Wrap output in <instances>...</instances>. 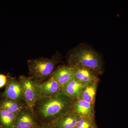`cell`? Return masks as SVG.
Returning a JSON list of instances; mask_svg holds the SVG:
<instances>
[{"mask_svg":"<svg viewBox=\"0 0 128 128\" xmlns=\"http://www.w3.org/2000/svg\"><path fill=\"white\" fill-rule=\"evenodd\" d=\"M74 100L60 91L51 96H42L33 110L40 124L51 125L56 120L73 111Z\"/></svg>","mask_w":128,"mask_h":128,"instance_id":"1","label":"cell"},{"mask_svg":"<svg viewBox=\"0 0 128 128\" xmlns=\"http://www.w3.org/2000/svg\"><path fill=\"white\" fill-rule=\"evenodd\" d=\"M68 63L69 66L72 68H86L98 76L102 74L104 71L102 56L86 44H80L72 50L68 59Z\"/></svg>","mask_w":128,"mask_h":128,"instance_id":"2","label":"cell"},{"mask_svg":"<svg viewBox=\"0 0 128 128\" xmlns=\"http://www.w3.org/2000/svg\"><path fill=\"white\" fill-rule=\"evenodd\" d=\"M60 54L57 52L51 58L41 57L27 61L29 76L42 82L49 78L56 65L61 61Z\"/></svg>","mask_w":128,"mask_h":128,"instance_id":"3","label":"cell"},{"mask_svg":"<svg viewBox=\"0 0 128 128\" xmlns=\"http://www.w3.org/2000/svg\"><path fill=\"white\" fill-rule=\"evenodd\" d=\"M18 80L22 85L23 101L28 107L33 110L35 104L42 96L41 85L42 82L23 75L20 76Z\"/></svg>","mask_w":128,"mask_h":128,"instance_id":"4","label":"cell"},{"mask_svg":"<svg viewBox=\"0 0 128 128\" xmlns=\"http://www.w3.org/2000/svg\"><path fill=\"white\" fill-rule=\"evenodd\" d=\"M39 124L33 110L26 106L16 114L14 128H34Z\"/></svg>","mask_w":128,"mask_h":128,"instance_id":"5","label":"cell"},{"mask_svg":"<svg viewBox=\"0 0 128 128\" xmlns=\"http://www.w3.org/2000/svg\"><path fill=\"white\" fill-rule=\"evenodd\" d=\"M4 91L0 95L2 98L23 100L22 89L20 82L11 76L7 75Z\"/></svg>","mask_w":128,"mask_h":128,"instance_id":"6","label":"cell"},{"mask_svg":"<svg viewBox=\"0 0 128 128\" xmlns=\"http://www.w3.org/2000/svg\"><path fill=\"white\" fill-rule=\"evenodd\" d=\"M61 88L74 78V69L69 66H60L51 75Z\"/></svg>","mask_w":128,"mask_h":128,"instance_id":"7","label":"cell"},{"mask_svg":"<svg viewBox=\"0 0 128 128\" xmlns=\"http://www.w3.org/2000/svg\"><path fill=\"white\" fill-rule=\"evenodd\" d=\"M73 68V79L83 86L92 82L99 80L97 75L88 69L80 67H74Z\"/></svg>","mask_w":128,"mask_h":128,"instance_id":"8","label":"cell"},{"mask_svg":"<svg viewBox=\"0 0 128 128\" xmlns=\"http://www.w3.org/2000/svg\"><path fill=\"white\" fill-rule=\"evenodd\" d=\"M94 106L82 99L74 100L73 111L80 117L94 118Z\"/></svg>","mask_w":128,"mask_h":128,"instance_id":"9","label":"cell"},{"mask_svg":"<svg viewBox=\"0 0 128 128\" xmlns=\"http://www.w3.org/2000/svg\"><path fill=\"white\" fill-rule=\"evenodd\" d=\"M80 118L72 111L56 120L51 125L54 128H74Z\"/></svg>","mask_w":128,"mask_h":128,"instance_id":"10","label":"cell"},{"mask_svg":"<svg viewBox=\"0 0 128 128\" xmlns=\"http://www.w3.org/2000/svg\"><path fill=\"white\" fill-rule=\"evenodd\" d=\"M83 86L74 79L64 86L61 91L73 100L80 99Z\"/></svg>","mask_w":128,"mask_h":128,"instance_id":"11","label":"cell"},{"mask_svg":"<svg viewBox=\"0 0 128 128\" xmlns=\"http://www.w3.org/2000/svg\"><path fill=\"white\" fill-rule=\"evenodd\" d=\"M26 106L23 100H16L4 98H2L0 100V108L16 114Z\"/></svg>","mask_w":128,"mask_h":128,"instance_id":"12","label":"cell"},{"mask_svg":"<svg viewBox=\"0 0 128 128\" xmlns=\"http://www.w3.org/2000/svg\"><path fill=\"white\" fill-rule=\"evenodd\" d=\"M61 89L58 82L51 76L41 85L42 96H54L61 91Z\"/></svg>","mask_w":128,"mask_h":128,"instance_id":"13","label":"cell"},{"mask_svg":"<svg viewBox=\"0 0 128 128\" xmlns=\"http://www.w3.org/2000/svg\"><path fill=\"white\" fill-rule=\"evenodd\" d=\"M99 81L94 82L84 86L82 92L80 99L86 101L94 106Z\"/></svg>","mask_w":128,"mask_h":128,"instance_id":"14","label":"cell"},{"mask_svg":"<svg viewBox=\"0 0 128 128\" xmlns=\"http://www.w3.org/2000/svg\"><path fill=\"white\" fill-rule=\"evenodd\" d=\"M16 116L0 108V125L2 128H14Z\"/></svg>","mask_w":128,"mask_h":128,"instance_id":"15","label":"cell"},{"mask_svg":"<svg viewBox=\"0 0 128 128\" xmlns=\"http://www.w3.org/2000/svg\"><path fill=\"white\" fill-rule=\"evenodd\" d=\"M74 128H98L94 118L80 117Z\"/></svg>","mask_w":128,"mask_h":128,"instance_id":"16","label":"cell"},{"mask_svg":"<svg viewBox=\"0 0 128 128\" xmlns=\"http://www.w3.org/2000/svg\"><path fill=\"white\" fill-rule=\"evenodd\" d=\"M7 76L0 74V88L6 86L7 82Z\"/></svg>","mask_w":128,"mask_h":128,"instance_id":"17","label":"cell"},{"mask_svg":"<svg viewBox=\"0 0 128 128\" xmlns=\"http://www.w3.org/2000/svg\"><path fill=\"white\" fill-rule=\"evenodd\" d=\"M34 128H54L51 125L40 124L38 126Z\"/></svg>","mask_w":128,"mask_h":128,"instance_id":"18","label":"cell"},{"mask_svg":"<svg viewBox=\"0 0 128 128\" xmlns=\"http://www.w3.org/2000/svg\"><path fill=\"white\" fill-rule=\"evenodd\" d=\"M0 128H2V127L0 125Z\"/></svg>","mask_w":128,"mask_h":128,"instance_id":"19","label":"cell"}]
</instances>
